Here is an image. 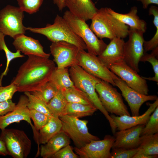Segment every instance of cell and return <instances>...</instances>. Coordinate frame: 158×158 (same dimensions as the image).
Listing matches in <instances>:
<instances>
[{
    "label": "cell",
    "mask_w": 158,
    "mask_h": 158,
    "mask_svg": "<svg viewBox=\"0 0 158 158\" xmlns=\"http://www.w3.org/2000/svg\"><path fill=\"white\" fill-rule=\"evenodd\" d=\"M30 113L34 124V135L48 122L51 117L34 109L30 110Z\"/></svg>",
    "instance_id": "35"
},
{
    "label": "cell",
    "mask_w": 158,
    "mask_h": 158,
    "mask_svg": "<svg viewBox=\"0 0 158 158\" xmlns=\"http://www.w3.org/2000/svg\"><path fill=\"white\" fill-rule=\"evenodd\" d=\"M109 69L131 88L140 93L148 95L149 90L146 80L128 66L123 60L114 63Z\"/></svg>",
    "instance_id": "12"
},
{
    "label": "cell",
    "mask_w": 158,
    "mask_h": 158,
    "mask_svg": "<svg viewBox=\"0 0 158 158\" xmlns=\"http://www.w3.org/2000/svg\"><path fill=\"white\" fill-rule=\"evenodd\" d=\"M67 102L61 91L59 90L47 105L53 116L59 117L62 116Z\"/></svg>",
    "instance_id": "28"
},
{
    "label": "cell",
    "mask_w": 158,
    "mask_h": 158,
    "mask_svg": "<svg viewBox=\"0 0 158 158\" xmlns=\"http://www.w3.org/2000/svg\"><path fill=\"white\" fill-rule=\"evenodd\" d=\"M139 147L149 155H158V133L141 136Z\"/></svg>",
    "instance_id": "29"
},
{
    "label": "cell",
    "mask_w": 158,
    "mask_h": 158,
    "mask_svg": "<svg viewBox=\"0 0 158 158\" xmlns=\"http://www.w3.org/2000/svg\"><path fill=\"white\" fill-rule=\"evenodd\" d=\"M144 33L142 31L129 28V39L124 44L123 60L138 73L140 72L139 63L144 54Z\"/></svg>",
    "instance_id": "11"
},
{
    "label": "cell",
    "mask_w": 158,
    "mask_h": 158,
    "mask_svg": "<svg viewBox=\"0 0 158 158\" xmlns=\"http://www.w3.org/2000/svg\"><path fill=\"white\" fill-rule=\"evenodd\" d=\"M145 125H138L124 130L116 132L112 148L132 149L138 148L140 136Z\"/></svg>",
    "instance_id": "17"
},
{
    "label": "cell",
    "mask_w": 158,
    "mask_h": 158,
    "mask_svg": "<svg viewBox=\"0 0 158 158\" xmlns=\"http://www.w3.org/2000/svg\"><path fill=\"white\" fill-rule=\"evenodd\" d=\"M28 102L26 95H21L15 109L6 115L0 116V129H4L12 123L23 120L28 123L34 131L35 128L31 123L30 110L28 106Z\"/></svg>",
    "instance_id": "16"
},
{
    "label": "cell",
    "mask_w": 158,
    "mask_h": 158,
    "mask_svg": "<svg viewBox=\"0 0 158 158\" xmlns=\"http://www.w3.org/2000/svg\"><path fill=\"white\" fill-rule=\"evenodd\" d=\"M79 156L74 153L72 147L68 145L62 148L51 157V158H78Z\"/></svg>",
    "instance_id": "40"
},
{
    "label": "cell",
    "mask_w": 158,
    "mask_h": 158,
    "mask_svg": "<svg viewBox=\"0 0 158 158\" xmlns=\"http://www.w3.org/2000/svg\"><path fill=\"white\" fill-rule=\"evenodd\" d=\"M78 65L91 75L116 86L114 80L119 78L105 66L97 56L80 49Z\"/></svg>",
    "instance_id": "10"
},
{
    "label": "cell",
    "mask_w": 158,
    "mask_h": 158,
    "mask_svg": "<svg viewBox=\"0 0 158 158\" xmlns=\"http://www.w3.org/2000/svg\"><path fill=\"white\" fill-rule=\"evenodd\" d=\"M53 61L59 68L78 65L80 49L75 45L65 41L52 42L50 46Z\"/></svg>",
    "instance_id": "13"
},
{
    "label": "cell",
    "mask_w": 158,
    "mask_h": 158,
    "mask_svg": "<svg viewBox=\"0 0 158 158\" xmlns=\"http://www.w3.org/2000/svg\"><path fill=\"white\" fill-rule=\"evenodd\" d=\"M26 30L43 35L52 42L65 41L73 44L80 49H87L83 40L73 31L62 17L57 15L53 24H47L41 28L28 27Z\"/></svg>",
    "instance_id": "4"
},
{
    "label": "cell",
    "mask_w": 158,
    "mask_h": 158,
    "mask_svg": "<svg viewBox=\"0 0 158 158\" xmlns=\"http://www.w3.org/2000/svg\"><path fill=\"white\" fill-rule=\"evenodd\" d=\"M28 56L11 82L20 92H31L38 90L49 80L56 67L54 62L49 58L33 55Z\"/></svg>",
    "instance_id": "1"
},
{
    "label": "cell",
    "mask_w": 158,
    "mask_h": 158,
    "mask_svg": "<svg viewBox=\"0 0 158 158\" xmlns=\"http://www.w3.org/2000/svg\"><path fill=\"white\" fill-rule=\"evenodd\" d=\"M114 82L128 103L132 116L139 115L140 109L144 102L148 101H155L158 98L156 95H145L137 92L128 86L121 78L114 80Z\"/></svg>",
    "instance_id": "15"
},
{
    "label": "cell",
    "mask_w": 158,
    "mask_h": 158,
    "mask_svg": "<svg viewBox=\"0 0 158 158\" xmlns=\"http://www.w3.org/2000/svg\"><path fill=\"white\" fill-rule=\"evenodd\" d=\"M54 3L57 6L59 10L62 11L65 7L64 0H52Z\"/></svg>",
    "instance_id": "45"
},
{
    "label": "cell",
    "mask_w": 158,
    "mask_h": 158,
    "mask_svg": "<svg viewBox=\"0 0 158 158\" xmlns=\"http://www.w3.org/2000/svg\"><path fill=\"white\" fill-rule=\"evenodd\" d=\"M140 1L141 2L143 8L144 9H146L149 5L151 4H154L158 5V0H135Z\"/></svg>",
    "instance_id": "43"
},
{
    "label": "cell",
    "mask_w": 158,
    "mask_h": 158,
    "mask_svg": "<svg viewBox=\"0 0 158 158\" xmlns=\"http://www.w3.org/2000/svg\"><path fill=\"white\" fill-rule=\"evenodd\" d=\"M97 109L93 105L67 102L62 115H67L78 118L91 116Z\"/></svg>",
    "instance_id": "25"
},
{
    "label": "cell",
    "mask_w": 158,
    "mask_h": 158,
    "mask_svg": "<svg viewBox=\"0 0 158 158\" xmlns=\"http://www.w3.org/2000/svg\"><path fill=\"white\" fill-rule=\"evenodd\" d=\"M153 112L143 128L141 136L158 133V106Z\"/></svg>",
    "instance_id": "36"
},
{
    "label": "cell",
    "mask_w": 158,
    "mask_h": 158,
    "mask_svg": "<svg viewBox=\"0 0 158 158\" xmlns=\"http://www.w3.org/2000/svg\"><path fill=\"white\" fill-rule=\"evenodd\" d=\"M44 0H17L19 7L23 12L30 14L37 12Z\"/></svg>",
    "instance_id": "37"
},
{
    "label": "cell",
    "mask_w": 158,
    "mask_h": 158,
    "mask_svg": "<svg viewBox=\"0 0 158 158\" xmlns=\"http://www.w3.org/2000/svg\"><path fill=\"white\" fill-rule=\"evenodd\" d=\"M115 141L114 136L105 135L103 139L93 140L84 146L73 148L81 158H111L110 150Z\"/></svg>",
    "instance_id": "14"
},
{
    "label": "cell",
    "mask_w": 158,
    "mask_h": 158,
    "mask_svg": "<svg viewBox=\"0 0 158 158\" xmlns=\"http://www.w3.org/2000/svg\"><path fill=\"white\" fill-rule=\"evenodd\" d=\"M13 44L16 50L27 56L33 55L49 58L50 54L45 53L39 40L25 35H19L14 38Z\"/></svg>",
    "instance_id": "19"
},
{
    "label": "cell",
    "mask_w": 158,
    "mask_h": 158,
    "mask_svg": "<svg viewBox=\"0 0 158 158\" xmlns=\"http://www.w3.org/2000/svg\"><path fill=\"white\" fill-rule=\"evenodd\" d=\"M157 157L158 155H152L147 154L142 149L139 147V150L133 158H155Z\"/></svg>",
    "instance_id": "42"
},
{
    "label": "cell",
    "mask_w": 158,
    "mask_h": 158,
    "mask_svg": "<svg viewBox=\"0 0 158 158\" xmlns=\"http://www.w3.org/2000/svg\"><path fill=\"white\" fill-rule=\"evenodd\" d=\"M108 12L121 23L129 26V27L142 31L145 33L147 29V23L137 15V8L132 7L130 11L123 14L116 12L110 8L107 7Z\"/></svg>",
    "instance_id": "22"
},
{
    "label": "cell",
    "mask_w": 158,
    "mask_h": 158,
    "mask_svg": "<svg viewBox=\"0 0 158 158\" xmlns=\"http://www.w3.org/2000/svg\"><path fill=\"white\" fill-rule=\"evenodd\" d=\"M62 126L59 117H51L48 122L34 135L38 145L46 143L61 131Z\"/></svg>",
    "instance_id": "24"
},
{
    "label": "cell",
    "mask_w": 158,
    "mask_h": 158,
    "mask_svg": "<svg viewBox=\"0 0 158 158\" xmlns=\"http://www.w3.org/2000/svg\"><path fill=\"white\" fill-rule=\"evenodd\" d=\"M16 106V103L11 99L0 102V116L12 111Z\"/></svg>",
    "instance_id": "41"
},
{
    "label": "cell",
    "mask_w": 158,
    "mask_h": 158,
    "mask_svg": "<svg viewBox=\"0 0 158 158\" xmlns=\"http://www.w3.org/2000/svg\"><path fill=\"white\" fill-rule=\"evenodd\" d=\"M64 5L72 15L86 22L91 20L98 10L92 0H64Z\"/></svg>",
    "instance_id": "20"
},
{
    "label": "cell",
    "mask_w": 158,
    "mask_h": 158,
    "mask_svg": "<svg viewBox=\"0 0 158 158\" xmlns=\"http://www.w3.org/2000/svg\"><path fill=\"white\" fill-rule=\"evenodd\" d=\"M0 155L6 156L8 155L4 143L0 140Z\"/></svg>",
    "instance_id": "44"
},
{
    "label": "cell",
    "mask_w": 158,
    "mask_h": 158,
    "mask_svg": "<svg viewBox=\"0 0 158 158\" xmlns=\"http://www.w3.org/2000/svg\"><path fill=\"white\" fill-rule=\"evenodd\" d=\"M69 72L74 85L87 95L95 106L103 114L108 120L111 130H115L116 128V125L102 105L96 91V85L102 80L88 73L78 65L70 67Z\"/></svg>",
    "instance_id": "3"
},
{
    "label": "cell",
    "mask_w": 158,
    "mask_h": 158,
    "mask_svg": "<svg viewBox=\"0 0 158 158\" xmlns=\"http://www.w3.org/2000/svg\"><path fill=\"white\" fill-rule=\"evenodd\" d=\"M24 93L28 99V106L29 110H35L49 116H53L47 107V104L43 100L29 92Z\"/></svg>",
    "instance_id": "32"
},
{
    "label": "cell",
    "mask_w": 158,
    "mask_h": 158,
    "mask_svg": "<svg viewBox=\"0 0 158 158\" xmlns=\"http://www.w3.org/2000/svg\"><path fill=\"white\" fill-rule=\"evenodd\" d=\"M111 158H133L137 152L139 147L132 149L112 148Z\"/></svg>",
    "instance_id": "38"
},
{
    "label": "cell",
    "mask_w": 158,
    "mask_h": 158,
    "mask_svg": "<svg viewBox=\"0 0 158 158\" xmlns=\"http://www.w3.org/2000/svg\"><path fill=\"white\" fill-rule=\"evenodd\" d=\"M149 106L147 110L142 115L138 116L123 115L116 116L114 114L110 115L114 122L116 129L119 130L127 129L140 125H145L151 114L158 106V98L152 103H147Z\"/></svg>",
    "instance_id": "18"
},
{
    "label": "cell",
    "mask_w": 158,
    "mask_h": 158,
    "mask_svg": "<svg viewBox=\"0 0 158 158\" xmlns=\"http://www.w3.org/2000/svg\"><path fill=\"white\" fill-rule=\"evenodd\" d=\"M59 90L50 81L43 85L38 90L30 92L47 104Z\"/></svg>",
    "instance_id": "33"
},
{
    "label": "cell",
    "mask_w": 158,
    "mask_h": 158,
    "mask_svg": "<svg viewBox=\"0 0 158 158\" xmlns=\"http://www.w3.org/2000/svg\"><path fill=\"white\" fill-rule=\"evenodd\" d=\"M49 81L58 90H61L74 85L67 68L56 67L51 74Z\"/></svg>",
    "instance_id": "26"
},
{
    "label": "cell",
    "mask_w": 158,
    "mask_h": 158,
    "mask_svg": "<svg viewBox=\"0 0 158 158\" xmlns=\"http://www.w3.org/2000/svg\"><path fill=\"white\" fill-rule=\"evenodd\" d=\"M0 140L4 143L8 155L14 158H26L32 147V142L25 132L14 128L1 130Z\"/></svg>",
    "instance_id": "6"
},
{
    "label": "cell",
    "mask_w": 158,
    "mask_h": 158,
    "mask_svg": "<svg viewBox=\"0 0 158 158\" xmlns=\"http://www.w3.org/2000/svg\"><path fill=\"white\" fill-rule=\"evenodd\" d=\"M4 35L0 32V50H3L4 51L7 59L6 68L1 74L0 77V86L2 85V80L4 76L7 75L9 70V67L11 62L14 59L23 58L24 57L21 54V52L17 50L16 52L11 51L7 47L5 42Z\"/></svg>",
    "instance_id": "31"
},
{
    "label": "cell",
    "mask_w": 158,
    "mask_h": 158,
    "mask_svg": "<svg viewBox=\"0 0 158 158\" xmlns=\"http://www.w3.org/2000/svg\"><path fill=\"white\" fill-rule=\"evenodd\" d=\"M110 83L102 80L96 85L95 90L101 104L109 113L118 116H130L121 95Z\"/></svg>",
    "instance_id": "8"
},
{
    "label": "cell",
    "mask_w": 158,
    "mask_h": 158,
    "mask_svg": "<svg viewBox=\"0 0 158 158\" xmlns=\"http://www.w3.org/2000/svg\"><path fill=\"white\" fill-rule=\"evenodd\" d=\"M24 17V12L19 7L7 6L0 11V32L13 38L25 34L27 30L23 23Z\"/></svg>",
    "instance_id": "9"
},
{
    "label": "cell",
    "mask_w": 158,
    "mask_h": 158,
    "mask_svg": "<svg viewBox=\"0 0 158 158\" xmlns=\"http://www.w3.org/2000/svg\"><path fill=\"white\" fill-rule=\"evenodd\" d=\"M150 54L144 53L141 58L140 61L145 62L147 61L151 63L154 73V76L152 77H142L145 80H148L158 83V60L156 57L158 55V47L153 49Z\"/></svg>",
    "instance_id": "34"
},
{
    "label": "cell",
    "mask_w": 158,
    "mask_h": 158,
    "mask_svg": "<svg viewBox=\"0 0 158 158\" xmlns=\"http://www.w3.org/2000/svg\"><path fill=\"white\" fill-rule=\"evenodd\" d=\"M17 91L15 85L12 83L5 86H0V102L11 99L14 94Z\"/></svg>",
    "instance_id": "39"
},
{
    "label": "cell",
    "mask_w": 158,
    "mask_h": 158,
    "mask_svg": "<svg viewBox=\"0 0 158 158\" xmlns=\"http://www.w3.org/2000/svg\"><path fill=\"white\" fill-rule=\"evenodd\" d=\"M70 143L69 138L61 131L46 143L41 146L39 149L40 154L43 158H51L59 150Z\"/></svg>",
    "instance_id": "23"
},
{
    "label": "cell",
    "mask_w": 158,
    "mask_h": 158,
    "mask_svg": "<svg viewBox=\"0 0 158 158\" xmlns=\"http://www.w3.org/2000/svg\"><path fill=\"white\" fill-rule=\"evenodd\" d=\"M74 32L85 44L88 53L97 56L100 55L107 44L98 39L91 30L86 22L72 15L67 10L63 16Z\"/></svg>",
    "instance_id": "5"
},
{
    "label": "cell",
    "mask_w": 158,
    "mask_h": 158,
    "mask_svg": "<svg viewBox=\"0 0 158 158\" xmlns=\"http://www.w3.org/2000/svg\"><path fill=\"white\" fill-rule=\"evenodd\" d=\"M125 42L123 39L115 37L110 40L109 44L98 58L109 69L114 63L123 60Z\"/></svg>",
    "instance_id": "21"
},
{
    "label": "cell",
    "mask_w": 158,
    "mask_h": 158,
    "mask_svg": "<svg viewBox=\"0 0 158 158\" xmlns=\"http://www.w3.org/2000/svg\"><path fill=\"white\" fill-rule=\"evenodd\" d=\"M89 27L99 38L115 37L123 39L128 35L129 27L121 22L108 11L107 7L98 9L91 19Z\"/></svg>",
    "instance_id": "2"
},
{
    "label": "cell",
    "mask_w": 158,
    "mask_h": 158,
    "mask_svg": "<svg viewBox=\"0 0 158 158\" xmlns=\"http://www.w3.org/2000/svg\"><path fill=\"white\" fill-rule=\"evenodd\" d=\"M61 91L68 102L94 105L87 95L74 85Z\"/></svg>",
    "instance_id": "27"
},
{
    "label": "cell",
    "mask_w": 158,
    "mask_h": 158,
    "mask_svg": "<svg viewBox=\"0 0 158 158\" xmlns=\"http://www.w3.org/2000/svg\"><path fill=\"white\" fill-rule=\"evenodd\" d=\"M149 15L154 16L153 23L156 28V31L153 37L148 41H144L143 43L144 53L152 50L158 47V8L156 6H152L149 10Z\"/></svg>",
    "instance_id": "30"
},
{
    "label": "cell",
    "mask_w": 158,
    "mask_h": 158,
    "mask_svg": "<svg viewBox=\"0 0 158 158\" xmlns=\"http://www.w3.org/2000/svg\"><path fill=\"white\" fill-rule=\"evenodd\" d=\"M59 118L62 124L61 131L72 140L75 147L80 148L92 140H100L89 132L87 121L67 115H62Z\"/></svg>",
    "instance_id": "7"
}]
</instances>
